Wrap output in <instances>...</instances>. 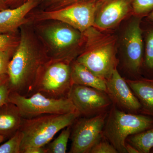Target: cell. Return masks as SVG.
Returning <instances> with one entry per match:
<instances>
[{"instance_id": "e0dca14e", "label": "cell", "mask_w": 153, "mask_h": 153, "mask_svg": "<svg viewBox=\"0 0 153 153\" xmlns=\"http://www.w3.org/2000/svg\"><path fill=\"white\" fill-rule=\"evenodd\" d=\"M72 85L94 88L107 93L106 80L99 77L87 68L76 61L71 65Z\"/></svg>"}, {"instance_id": "9a60e30c", "label": "cell", "mask_w": 153, "mask_h": 153, "mask_svg": "<svg viewBox=\"0 0 153 153\" xmlns=\"http://www.w3.org/2000/svg\"><path fill=\"white\" fill-rule=\"evenodd\" d=\"M126 79L140 104V114L153 117V79Z\"/></svg>"}, {"instance_id": "836d02e7", "label": "cell", "mask_w": 153, "mask_h": 153, "mask_svg": "<svg viewBox=\"0 0 153 153\" xmlns=\"http://www.w3.org/2000/svg\"><path fill=\"white\" fill-rule=\"evenodd\" d=\"M6 138L5 137H4L0 135V144H1V143Z\"/></svg>"}, {"instance_id": "52a82bcc", "label": "cell", "mask_w": 153, "mask_h": 153, "mask_svg": "<svg viewBox=\"0 0 153 153\" xmlns=\"http://www.w3.org/2000/svg\"><path fill=\"white\" fill-rule=\"evenodd\" d=\"M72 85L69 63L49 60L40 74L36 92L52 98L68 97Z\"/></svg>"}, {"instance_id": "7a4b0ae2", "label": "cell", "mask_w": 153, "mask_h": 153, "mask_svg": "<svg viewBox=\"0 0 153 153\" xmlns=\"http://www.w3.org/2000/svg\"><path fill=\"white\" fill-rule=\"evenodd\" d=\"M85 49L75 61L82 64L97 76L106 80L115 69L119 61L116 56V41L93 28H89Z\"/></svg>"}, {"instance_id": "277c9868", "label": "cell", "mask_w": 153, "mask_h": 153, "mask_svg": "<svg viewBox=\"0 0 153 153\" xmlns=\"http://www.w3.org/2000/svg\"><path fill=\"white\" fill-rule=\"evenodd\" d=\"M152 127V117L126 112L112 104L105 120L103 136L118 152L127 153L125 145L128 137Z\"/></svg>"}, {"instance_id": "30bf717a", "label": "cell", "mask_w": 153, "mask_h": 153, "mask_svg": "<svg viewBox=\"0 0 153 153\" xmlns=\"http://www.w3.org/2000/svg\"><path fill=\"white\" fill-rule=\"evenodd\" d=\"M141 17L136 16L126 30L124 36V64L134 79L142 77L141 68L144 52V43L141 26Z\"/></svg>"}, {"instance_id": "5bb4252c", "label": "cell", "mask_w": 153, "mask_h": 153, "mask_svg": "<svg viewBox=\"0 0 153 153\" xmlns=\"http://www.w3.org/2000/svg\"><path fill=\"white\" fill-rule=\"evenodd\" d=\"M41 0H29L13 8L0 11V34H13L28 22L27 15L38 5Z\"/></svg>"}, {"instance_id": "ac0fdd59", "label": "cell", "mask_w": 153, "mask_h": 153, "mask_svg": "<svg viewBox=\"0 0 153 153\" xmlns=\"http://www.w3.org/2000/svg\"><path fill=\"white\" fill-rule=\"evenodd\" d=\"M146 20L149 26L145 29L141 27L144 43L141 74L146 78L153 79V22Z\"/></svg>"}, {"instance_id": "cb8c5ba5", "label": "cell", "mask_w": 153, "mask_h": 153, "mask_svg": "<svg viewBox=\"0 0 153 153\" xmlns=\"http://www.w3.org/2000/svg\"><path fill=\"white\" fill-rule=\"evenodd\" d=\"M19 41L13 34H0V50L16 49Z\"/></svg>"}, {"instance_id": "ba28073f", "label": "cell", "mask_w": 153, "mask_h": 153, "mask_svg": "<svg viewBox=\"0 0 153 153\" xmlns=\"http://www.w3.org/2000/svg\"><path fill=\"white\" fill-rule=\"evenodd\" d=\"M108 111L91 117L78 118L71 129V146L69 153H90L103 137V130Z\"/></svg>"}, {"instance_id": "d6a6232c", "label": "cell", "mask_w": 153, "mask_h": 153, "mask_svg": "<svg viewBox=\"0 0 153 153\" xmlns=\"http://www.w3.org/2000/svg\"><path fill=\"white\" fill-rule=\"evenodd\" d=\"M146 19L150 22H153V10L147 16Z\"/></svg>"}, {"instance_id": "d6986e66", "label": "cell", "mask_w": 153, "mask_h": 153, "mask_svg": "<svg viewBox=\"0 0 153 153\" xmlns=\"http://www.w3.org/2000/svg\"><path fill=\"white\" fill-rule=\"evenodd\" d=\"M126 142L132 145L139 153H149L153 147V127L129 136Z\"/></svg>"}, {"instance_id": "8fae6325", "label": "cell", "mask_w": 153, "mask_h": 153, "mask_svg": "<svg viewBox=\"0 0 153 153\" xmlns=\"http://www.w3.org/2000/svg\"><path fill=\"white\" fill-rule=\"evenodd\" d=\"M80 33L69 25L60 22L44 28L43 32L44 38L53 49L54 54L50 60L67 62V49L78 43Z\"/></svg>"}, {"instance_id": "4dcf8cb0", "label": "cell", "mask_w": 153, "mask_h": 153, "mask_svg": "<svg viewBox=\"0 0 153 153\" xmlns=\"http://www.w3.org/2000/svg\"><path fill=\"white\" fill-rule=\"evenodd\" d=\"M125 148L127 153H139L135 148L128 143L126 142Z\"/></svg>"}, {"instance_id": "f1b7e54d", "label": "cell", "mask_w": 153, "mask_h": 153, "mask_svg": "<svg viewBox=\"0 0 153 153\" xmlns=\"http://www.w3.org/2000/svg\"><path fill=\"white\" fill-rule=\"evenodd\" d=\"M82 1V0H66L60 3V4H57L54 6L49 7L48 10H54L59 8L61 7H64V6L67 5L71 4V3L75 2L78 1Z\"/></svg>"}, {"instance_id": "3957f363", "label": "cell", "mask_w": 153, "mask_h": 153, "mask_svg": "<svg viewBox=\"0 0 153 153\" xmlns=\"http://www.w3.org/2000/svg\"><path fill=\"white\" fill-rule=\"evenodd\" d=\"M79 117L76 111L23 119L20 128L23 134L21 153L29 148L45 147L58 132L72 126Z\"/></svg>"}, {"instance_id": "f546056e", "label": "cell", "mask_w": 153, "mask_h": 153, "mask_svg": "<svg viewBox=\"0 0 153 153\" xmlns=\"http://www.w3.org/2000/svg\"><path fill=\"white\" fill-rule=\"evenodd\" d=\"M41 1L44 2L47 5L49 6L50 7H52V6L56 5L57 4L64 1L66 0H41Z\"/></svg>"}, {"instance_id": "7c38bea8", "label": "cell", "mask_w": 153, "mask_h": 153, "mask_svg": "<svg viewBox=\"0 0 153 153\" xmlns=\"http://www.w3.org/2000/svg\"><path fill=\"white\" fill-rule=\"evenodd\" d=\"M106 83L107 94L113 105L126 112L140 114L141 105L138 100L117 69L106 80Z\"/></svg>"}, {"instance_id": "44dd1931", "label": "cell", "mask_w": 153, "mask_h": 153, "mask_svg": "<svg viewBox=\"0 0 153 153\" xmlns=\"http://www.w3.org/2000/svg\"><path fill=\"white\" fill-rule=\"evenodd\" d=\"M23 134L19 129L8 140L0 146V153H21Z\"/></svg>"}, {"instance_id": "603a6c76", "label": "cell", "mask_w": 153, "mask_h": 153, "mask_svg": "<svg viewBox=\"0 0 153 153\" xmlns=\"http://www.w3.org/2000/svg\"><path fill=\"white\" fill-rule=\"evenodd\" d=\"M10 92L7 74L0 76V107L9 102Z\"/></svg>"}, {"instance_id": "8992f818", "label": "cell", "mask_w": 153, "mask_h": 153, "mask_svg": "<svg viewBox=\"0 0 153 153\" xmlns=\"http://www.w3.org/2000/svg\"><path fill=\"white\" fill-rule=\"evenodd\" d=\"M9 101L18 107L23 119L33 118L44 115L66 114L76 111L68 97L52 98L38 91L28 97L11 91Z\"/></svg>"}, {"instance_id": "d4e9b609", "label": "cell", "mask_w": 153, "mask_h": 153, "mask_svg": "<svg viewBox=\"0 0 153 153\" xmlns=\"http://www.w3.org/2000/svg\"><path fill=\"white\" fill-rule=\"evenodd\" d=\"M16 49L0 50V76L7 74L9 63Z\"/></svg>"}, {"instance_id": "6da1fadb", "label": "cell", "mask_w": 153, "mask_h": 153, "mask_svg": "<svg viewBox=\"0 0 153 153\" xmlns=\"http://www.w3.org/2000/svg\"><path fill=\"white\" fill-rule=\"evenodd\" d=\"M49 60V57L38 49L32 36L22 30L19 44L8 67L11 92L26 97L35 93L40 74Z\"/></svg>"}, {"instance_id": "e575fe53", "label": "cell", "mask_w": 153, "mask_h": 153, "mask_svg": "<svg viewBox=\"0 0 153 153\" xmlns=\"http://www.w3.org/2000/svg\"><path fill=\"white\" fill-rule=\"evenodd\" d=\"M150 153H153V147L150 150Z\"/></svg>"}, {"instance_id": "7402d4cb", "label": "cell", "mask_w": 153, "mask_h": 153, "mask_svg": "<svg viewBox=\"0 0 153 153\" xmlns=\"http://www.w3.org/2000/svg\"><path fill=\"white\" fill-rule=\"evenodd\" d=\"M131 5L136 16H147L153 10V0H131Z\"/></svg>"}, {"instance_id": "83f0119b", "label": "cell", "mask_w": 153, "mask_h": 153, "mask_svg": "<svg viewBox=\"0 0 153 153\" xmlns=\"http://www.w3.org/2000/svg\"><path fill=\"white\" fill-rule=\"evenodd\" d=\"M22 153H46V151L45 147H33L26 149Z\"/></svg>"}, {"instance_id": "5b68a950", "label": "cell", "mask_w": 153, "mask_h": 153, "mask_svg": "<svg viewBox=\"0 0 153 153\" xmlns=\"http://www.w3.org/2000/svg\"><path fill=\"white\" fill-rule=\"evenodd\" d=\"M103 0H82L37 15L39 21H57L67 24L80 33L94 27L97 12Z\"/></svg>"}, {"instance_id": "484cf974", "label": "cell", "mask_w": 153, "mask_h": 153, "mask_svg": "<svg viewBox=\"0 0 153 153\" xmlns=\"http://www.w3.org/2000/svg\"><path fill=\"white\" fill-rule=\"evenodd\" d=\"M115 148L104 137L92 148L90 153H117Z\"/></svg>"}, {"instance_id": "9c48e42d", "label": "cell", "mask_w": 153, "mask_h": 153, "mask_svg": "<svg viewBox=\"0 0 153 153\" xmlns=\"http://www.w3.org/2000/svg\"><path fill=\"white\" fill-rule=\"evenodd\" d=\"M68 97L79 117H91L107 111L112 105L108 94L94 88L73 84Z\"/></svg>"}, {"instance_id": "4fadbf2b", "label": "cell", "mask_w": 153, "mask_h": 153, "mask_svg": "<svg viewBox=\"0 0 153 153\" xmlns=\"http://www.w3.org/2000/svg\"><path fill=\"white\" fill-rule=\"evenodd\" d=\"M131 0H103L96 14L94 27L105 30L118 24L132 11Z\"/></svg>"}, {"instance_id": "2e32d148", "label": "cell", "mask_w": 153, "mask_h": 153, "mask_svg": "<svg viewBox=\"0 0 153 153\" xmlns=\"http://www.w3.org/2000/svg\"><path fill=\"white\" fill-rule=\"evenodd\" d=\"M22 118L19 108L9 102L0 107V135L10 138L20 129Z\"/></svg>"}, {"instance_id": "4316f807", "label": "cell", "mask_w": 153, "mask_h": 153, "mask_svg": "<svg viewBox=\"0 0 153 153\" xmlns=\"http://www.w3.org/2000/svg\"><path fill=\"white\" fill-rule=\"evenodd\" d=\"M29 0H4L9 8H13L23 4Z\"/></svg>"}, {"instance_id": "1f68e13d", "label": "cell", "mask_w": 153, "mask_h": 153, "mask_svg": "<svg viewBox=\"0 0 153 153\" xmlns=\"http://www.w3.org/2000/svg\"><path fill=\"white\" fill-rule=\"evenodd\" d=\"M7 8H9L6 4L4 0H0V11Z\"/></svg>"}, {"instance_id": "ffe728a7", "label": "cell", "mask_w": 153, "mask_h": 153, "mask_svg": "<svg viewBox=\"0 0 153 153\" xmlns=\"http://www.w3.org/2000/svg\"><path fill=\"white\" fill-rule=\"evenodd\" d=\"M71 126L63 129L58 137L45 146L46 153H65L68 140L71 136Z\"/></svg>"}]
</instances>
